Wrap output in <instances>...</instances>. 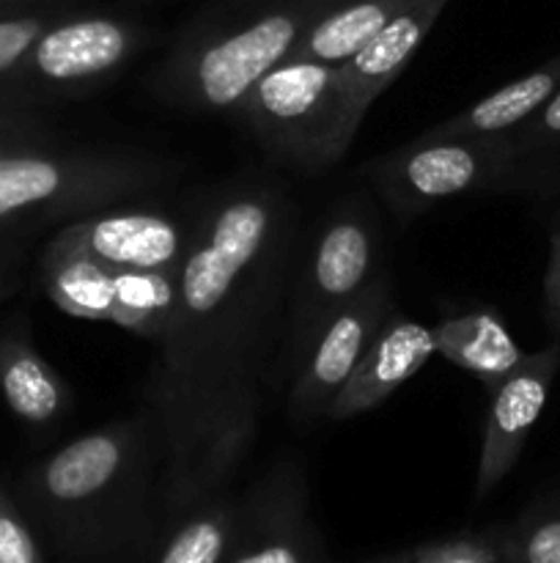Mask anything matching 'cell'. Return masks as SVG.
<instances>
[{
  "label": "cell",
  "instance_id": "obj_23",
  "mask_svg": "<svg viewBox=\"0 0 560 563\" xmlns=\"http://www.w3.org/2000/svg\"><path fill=\"white\" fill-rule=\"evenodd\" d=\"M60 135L25 99L0 93V163L16 154L58 146Z\"/></svg>",
  "mask_w": 560,
  "mask_h": 563
},
{
  "label": "cell",
  "instance_id": "obj_14",
  "mask_svg": "<svg viewBox=\"0 0 560 563\" xmlns=\"http://www.w3.org/2000/svg\"><path fill=\"white\" fill-rule=\"evenodd\" d=\"M0 396L11 416L33 432L53 429L75 405L71 385L38 352L25 311L0 322Z\"/></svg>",
  "mask_w": 560,
  "mask_h": 563
},
{
  "label": "cell",
  "instance_id": "obj_22",
  "mask_svg": "<svg viewBox=\"0 0 560 563\" xmlns=\"http://www.w3.org/2000/svg\"><path fill=\"white\" fill-rule=\"evenodd\" d=\"M494 539L505 563H560V493L533 504Z\"/></svg>",
  "mask_w": 560,
  "mask_h": 563
},
{
  "label": "cell",
  "instance_id": "obj_27",
  "mask_svg": "<svg viewBox=\"0 0 560 563\" xmlns=\"http://www.w3.org/2000/svg\"><path fill=\"white\" fill-rule=\"evenodd\" d=\"M511 137L530 157L544 152V148L560 146V91L533 119H527L519 130L511 132Z\"/></svg>",
  "mask_w": 560,
  "mask_h": 563
},
{
  "label": "cell",
  "instance_id": "obj_17",
  "mask_svg": "<svg viewBox=\"0 0 560 563\" xmlns=\"http://www.w3.org/2000/svg\"><path fill=\"white\" fill-rule=\"evenodd\" d=\"M560 91V53L527 75L505 82L453 119L428 126L426 137H494L511 135Z\"/></svg>",
  "mask_w": 560,
  "mask_h": 563
},
{
  "label": "cell",
  "instance_id": "obj_12",
  "mask_svg": "<svg viewBox=\"0 0 560 563\" xmlns=\"http://www.w3.org/2000/svg\"><path fill=\"white\" fill-rule=\"evenodd\" d=\"M560 372V341L538 352H527L525 361L503 379L492 394L483 427L481 456L475 473V500L483 504L505 482L525 451L527 438L536 429L549 401L555 377Z\"/></svg>",
  "mask_w": 560,
  "mask_h": 563
},
{
  "label": "cell",
  "instance_id": "obj_11",
  "mask_svg": "<svg viewBox=\"0 0 560 563\" xmlns=\"http://www.w3.org/2000/svg\"><path fill=\"white\" fill-rule=\"evenodd\" d=\"M53 240L115 269H176L190 247L192 212L115 203L66 220Z\"/></svg>",
  "mask_w": 560,
  "mask_h": 563
},
{
  "label": "cell",
  "instance_id": "obj_15",
  "mask_svg": "<svg viewBox=\"0 0 560 563\" xmlns=\"http://www.w3.org/2000/svg\"><path fill=\"white\" fill-rule=\"evenodd\" d=\"M448 3L450 0H410L360 53L338 64L357 119H366L371 104L399 80Z\"/></svg>",
  "mask_w": 560,
  "mask_h": 563
},
{
  "label": "cell",
  "instance_id": "obj_6",
  "mask_svg": "<svg viewBox=\"0 0 560 563\" xmlns=\"http://www.w3.org/2000/svg\"><path fill=\"white\" fill-rule=\"evenodd\" d=\"M360 174L404 223L453 198L530 190L541 181V168L511 135H417L415 141L362 165Z\"/></svg>",
  "mask_w": 560,
  "mask_h": 563
},
{
  "label": "cell",
  "instance_id": "obj_31",
  "mask_svg": "<svg viewBox=\"0 0 560 563\" xmlns=\"http://www.w3.org/2000/svg\"><path fill=\"white\" fill-rule=\"evenodd\" d=\"M393 563H401V559H399V561H393Z\"/></svg>",
  "mask_w": 560,
  "mask_h": 563
},
{
  "label": "cell",
  "instance_id": "obj_7",
  "mask_svg": "<svg viewBox=\"0 0 560 563\" xmlns=\"http://www.w3.org/2000/svg\"><path fill=\"white\" fill-rule=\"evenodd\" d=\"M379 273L377 218L366 201L344 198L329 209L305 245L300 240L296 247L275 361V388L280 379L289 383L296 363L324 324L349 306Z\"/></svg>",
  "mask_w": 560,
  "mask_h": 563
},
{
  "label": "cell",
  "instance_id": "obj_25",
  "mask_svg": "<svg viewBox=\"0 0 560 563\" xmlns=\"http://www.w3.org/2000/svg\"><path fill=\"white\" fill-rule=\"evenodd\" d=\"M0 563H44L31 526L0 484Z\"/></svg>",
  "mask_w": 560,
  "mask_h": 563
},
{
  "label": "cell",
  "instance_id": "obj_20",
  "mask_svg": "<svg viewBox=\"0 0 560 563\" xmlns=\"http://www.w3.org/2000/svg\"><path fill=\"white\" fill-rule=\"evenodd\" d=\"M181 267L176 269H119L115 308L110 324L163 344L179 317Z\"/></svg>",
  "mask_w": 560,
  "mask_h": 563
},
{
  "label": "cell",
  "instance_id": "obj_28",
  "mask_svg": "<svg viewBox=\"0 0 560 563\" xmlns=\"http://www.w3.org/2000/svg\"><path fill=\"white\" fill-rule=\"evenodd\" d=\"M544 317L555 333V341H560V229L555 231L549 245V264L544 275Z\"/></svg>",
  "mask_w": 560,
  "mask_h": 563
},
{
  "label": "cell",
  "instance_id": "obj_26",
  "mask_svg": "<svg viewBox=\"0 0 560 563\" xmlns=\"http://www.w3.org/2000/svg\"><path fill=\"white\" fill-rule=\"evenodd\" d=\"M401 563H505L497 539H450V542L423 544Z\"/></svg>",
  "mask_w": 560,
  "mask_h": 563
},
{
  "label": "cell",
  "instance_id": "obj_2",
  "mask_svg": "<svg viewBox=\"0 0 560 563\" xmlns=\"http://www.w3.org/2000/svg\"><path fill=\"white\" fill-rule=\"evenodd\" d=\"M163 482V445L141 410L55 449L22 476L27 506L71 563H108L143 548Z\"/></svg>",
  "mask_w": 560,
  "mask_h": 563
},
{
  "label": "cell",
  "instance_id": "obj_29",
  "mask_svg": "<svg viewBox=\"0 0 560 563\" xmlns=\"http://www.w3.org/2000/svg\"><path fill=\"white\" fill-rule=\"evenodd\" d=\"M22 251L14 242H0V302L14 297L22 289Z\"/></svg>",
  "mask_w": 560,
  "mask_h": 563
},
{
  "label": "cell",
  "instance_id": "obj_5",
  "mask_svg": "<svg viewBox=\"0 0 560 563\" xmlns=\"http://www.w3.org/2000/svg\"><path fill=\"white\" fill-rule=\"evenodd\" d=\"M231 115L272 163L318 176L349 152L362 121L340 66L289 58L261 77Z\"/></svg>",
  "mask_w": 560,
  "mask_h": 563
},
{
  "label": "cell",
  "instance_id": "obj_13",
  "mask_svg": "<svg viewBox=\"0 0 560 563\" xmlns=\"http://www.w3.org/2000/svg\"><path fill=\"white\" fill-rule=\"evenodd\" d=\"M434 352L437 346H434L432 328L393 308L368 344L349 383L335 396L327 421H349L362 412L377 410L426 366Z\"/></svg>",
  "mask_w": 560,
  "mask_h": 563
},
{
  "label": "cell",
  "instance_id": "obj_16",
  "mask_svg": "<svg viewBox=\"0 0 560 563\" xmlns=\"http://www.w3.org/2000/svg\"><path fill=\"white\" fill-rule=\"evenodd\" d=\"M432 335L437 355L472 374L486 390L497 388L527 355L511 335L505 319L489 306H472L439 319Z\"/></svg>",
  "mask_w": 560,
  "mask_h": 563
},
{
  "label": "cell",
  "instance_id": "obj_21",
  "mask_svg": "<svg viewBox=\"0 0 560 563\" xmlns=\"http://www.w3.org/2000/svg\"><path fill=\"white\" fill-rule=\"evenodd\" d=\"M236 498L214 495L181 517V526L165 544L157 563H220L231 542Z\"/></svg>",
  "mask_w": 560,
  "mask_h": 563
},
{
  "label": "cell",
  "instance_id": "obj_1",
  "mask_svg": "<svg viewBox=\"0 0 560 563\" xmlns=\"http://www.w3.org/2000/svg\"><path fill=\"white\" fill-rule=\"evenodd\" d=\"M190 212L179 317L143 390L163 445L168 520L223 495L250 456L302 240L291 187L264 170L228 176Z\"/></svg>",
  "mask_w": 560,
  "mask_h": 563
},
{
  "label": "cell",
  "instance_id": "obj_19",
  "mask_svg": "<svg viewBox=\"0 0 560 563\" xmlns=\"http://www.w3.org/2000/svg\"><path fill=\"white\" fill-rule=\"evenodd\" d=\"M410 0H340L305 31L291 58L344 64L360 53Z\"/></svg>",
  "mask_w": 560,
  "mask_h": 563
},
{
  "label": "cell",
  "instance_id": "obj_3",
  "mask_svg": "<svg viewBox=\"0 0 560 563\" xmlns=\"http://www.w3.org/2000/svg\"><path fill=\"white\" fill-rule=\"evenodd\" d=\"M335 3L340 0H269L234 20L201 22L165 55L148 80L152 91L184 113H234Z\"/></svg>",
  "mask_w": 560,
  "mask_h": 563
},
{
  "label": "cell",
  "instance_id": "obj_30",
  "mask_svg": "<svg viewBox=\"0 0 560 563\" xmlns=\"http://www.w3.org/2000/svg\"><path fill=\"white\" fill-rule=\"evenodd\" d=\"M55 3H66V0H0V14H5V11L33 9V5H55Z\"/></svg>",
  "mask_w": 560,
  "mask_h": 563
},
{
  "label": "cell",
  "instance_id": "obj_4",
  "mask_svg": "<svg viewBox=\"0 0 560 563\" xmlns=\"http://www.w3.org/2000/svg\"><path fill=\"white\" fill-rule=\"evenodd\" d=\"M181 165L126 148L47 146L0 163V236L75 220L173 185Z\"/></svg>",
  "mask_w": 560,
  "mask_h": 563
},
{
  "label": "cell",
  "instance_id": "obj_18",
  "mask_svg": "<svg viewBox=\"0 0 560 563\" xmlns=\"http://www.w3.org/2000/svg\"><path fill=\"white\" fill-rule=\"evenodd\" d=\"M119 269L88 253L49 240L38 256V284L58 311L86 322L110 324Z\"/></svg>",
  "mask_w": 560,
  "mask_h": 563
},
{
  "label": "cell",
  "instance_id": "obj_10",
  "mask_svg": "<svg viewBox=\"0 0 560 563\" xmlns=\"http://www.w3.org/2000/svg\"><path fill=\"white\" fill-rule=\"evenodd\" d=\"M322 542L311 520L305 471L278 460L242 498L220 563H318Z\"/></svg>",
  "mask_w": 560,
  "mask_h": 563
},
{
  "label": "cell",
  "instance_id": "obj_8",
  "mask_svg": "<svg viewBox=\"0 0 560 563\" xmlns=\"http://www.w3.org/2000/svg\"><path fill=\"white\" fill-rule=\"evenodd\" d=\"M146 42V27L124 16L66 11L36 38L0 93L25 102L86 97L130 66Z\"/></svg>",
  "mask_w": 560,
  "mask_h": 563
},
{
  "label": "cell",
  "instance_id": "obj_9",
  "mask_svg": "<svg viewBox=\"0 0 560 563\" xmlns=\"http://www.w3.org/2000/svg\"><path fill=\"white\" fill-rule=\"evenodd\" d=\"M393 311V280L379 273L349 306L340 308L313 339L289 377L285 412L294 427L327 421L335 396L344 390L377 330Z\"/></svg>",
  "mask_w": 560,
  "mask_h": 563
},
{
  "label": "cell",
  "instance_id": "obj_24",
  "mask_svg": "<svg viewBox=\"0 0 560 563\" xmlns=\"http://www.w3.org/2000/svg\"><path fill=\"white\" fill-rule=\"evenodd\" d=\"M60 5L64 3L33 5V9L5 11V14H0V88H3L5 80L14 75V69L22 64L27 49L36 44V38L42 36L60 14H66Z\"/></svg>",
  "mask_w": 560,
  "mask_h": 563
}]
</instances>
